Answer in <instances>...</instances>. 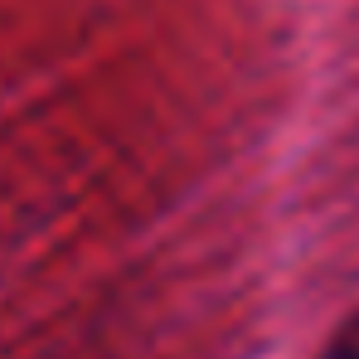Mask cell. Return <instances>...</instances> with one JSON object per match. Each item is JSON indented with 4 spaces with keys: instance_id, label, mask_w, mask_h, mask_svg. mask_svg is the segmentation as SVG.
Instances as JSON below:
<instances>
[{
    "instance_id": "cell-1",
    "label": "cell",
    "mask_w": 359,
    "mask_h": 359,
    "mask_svg": "<svg viewBox=\"0 0 359 359\" xmlns=\"http://www.w3.org/2000/svg\"><path fill=\"white\" fill-rule=\"evenodd\" d=\"M320 359H359V320L350 325V330H340L335 340H330V350Z\"/></svg>"
}]
</instances>
